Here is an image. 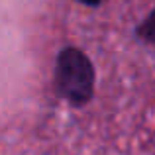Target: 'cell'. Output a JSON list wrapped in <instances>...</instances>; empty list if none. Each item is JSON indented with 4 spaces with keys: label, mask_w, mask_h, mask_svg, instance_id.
I'll use <instances>...</instances> for the list:
<instances>
[{
    "label": "cell",
    "mask_w": 155,
    "mask_h": 155,
    "mask_svg": "<svg viewBox=\"0 0 155 155\" xmlns=\"http://www.w3.org/2000/svg\"><path fill=\"white\" fill-rule=\"evenodd\" d=\"M137 35H140L143 41L153 43V45H155V10L140 24V28H137Z\"/></svg>",
    "instance_id": "obj_1"
}]
</instances>
